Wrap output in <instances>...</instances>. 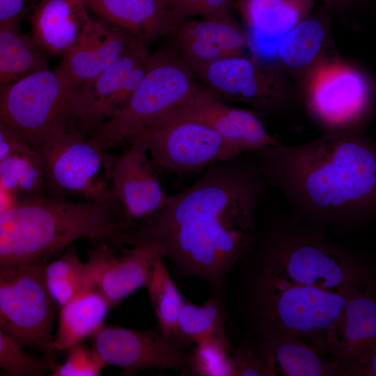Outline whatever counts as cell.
Listing matches in <instances>:
<instances>
[{
    "label": "cell",
    "mask_w": 376,
    "mask_h": 376,
    "mask_svg": "<svg viewBox=\"0 0 376 376\" xmlns=\"http://www.w3.org/2000/svg\"><path fill=\"white\" fill-rule=\"evenodd\" d=\"M39 0H0V25L19 24Z\"/></svg>",
    "instance_id": "cell-37"
},
{
    "label": "cell",
    "mask_w": 376,
    "mask_h": 376,
    "mask_svg": "<svg viewBox=\"0 0 376 376\" xmlns=\"http://www.w3.org/2000/svg\"><path fill=\"white\" fill-rule=\"evenodd\" d=\"M201 87L169 47L159 49L150 54L146 76L126 103L88 136L105 150L126 143L187 105Z\"/></svg>",
    "instance_id": "cell-5"
},
{
    "label": "cell",
    "mask_w": 376,
    "mask_h": 376,
    "mask_svg": "<svg viewBox=\"0 0 376 376\" xmlns=\"http://www.w3.org/2000/svg\"><path fill=\"white\" fill-rule=\"evenodd\" d=\"M237 295L283 327L306 335L331 329L354 295L312 285H240Z\"/></svg>",
    "instance_id": "cell-12"
},
{
    "label": "cell",
    "mask_w": 376,
    "mask_h": 376,
    "mask_svg": "<svg viewBox=\"0 0 376 376\" xmlns=\"http://www.w3.org/2000/svg\"><path fill=\"white\" fill-rule=\"evenodd\" d=\"M63 363L54 368L55 376H97L105 367L93 353L84 345L78 343L68 350Z\"/></svg>",
    "instance_id": "cell-34"
},
{
    "label": "cell",
    "mask_w": 376,
    "mask_h": 376,
    "mask_svg": "<svg viewBox=\"0 0 376 376\" xmlns=\"http://www.w3.org/2000/svg\"><path fill=\"white\" fill-rule=\"evenodd\" d=\"M91 338L92 350L105 367L120 368L127 375L146 369L190 373V352L158 324L144 330L104 324Z\"/></svg>",
    "instance_id": "cell-13"
},
{
    "label": "cell",
    "mask_w": 376,
    "mask_h": 376,
    "mask_svg": "<svg viewBox=\"0 0 376 376\" xmlns=\"http://www.w3.org/2000/svg\"><path fill=\"white\" fill-rule=\"evenodd\" d=\"M145 286L157 324L165 335L174 338L177 321L185 299L175 285L159 252L152 259Z\"/></svg>",
    "instance_id": "cell-30"
},
{
    "label": "cell",
    "mask_w": 376,
    "mask_h": 376,
    "mask_svg": "<svg viewBox=\"0 0 376 376\" xmlns=\"http://www.w3.org/2000/svg\"><path fill=\"white\" fill-rule=\"evenodd\" d=\"M34 149L42 161L46 189L52 197L76 196L113 203L109 174L113 155L93 143L87 133L58 127Z\"/></svg>",
    "instance_id": "cell-6"
},
{
    "label": "cell",
    "mask_w": 376,
    "mask_h": 376,
    "mask_svg": "<svg viewBox=\"0 0 376 376\" xmlns=\"http://www.w3.org/2000/svg\"><path fill=\"white\" fill-rule=\"evenodd\" d=\"M131 139L145 146L157 172L168 174L194 173L251 151L244 144L226 139L213 129L193 121L150 126Z\"/></svg>",
    "instance_id": "cell-9"
},
{
    "label": "cell",
    "mask_w": 376,
    "mask_h": 376,
    "mask_svg": "<svg viewBox=\"0 0 376 376\" xmlns=\"http://www.w3.org/2000/svg\"><path fill=\"white\" fill-rule=\"evenodd\" d=\"M127 143V150L113 155L109 179L111 200L133 235L138 226L164 206L169 194L163 190L145 146L136 139Z\"/></svg>",
    "instance_id": "cell-15"
},
{
    "label": "cell",
    "mask_w": 376,
    "mask_h": 376,
    "mask_svg": "<svg viewBox=\"0 0 376 376\" xmlns=\"http://www.w3.org/2000/svg\"><path fill=\"white\" fill-rule=\"evenodd\" d=\"M19 24L0 25V90L36 71L48 68V54Z\"/></svg>",
    "instance_id": "cell-27"
},
{
    "label": "cell",
    "mask_w": 376,
    "mask_h": 376,
    "mask_svg": "<svg viewBox=\"0 0 376 376\" xmlns=\"http://www.w3.org/2000/svg\"><path fill=\"white\" fill-rule=\"evenodd\" d=\"M47 361L25 352L0 327V368L13 376H38L45 373Z\"/></svg>",
    "instance_id": "cell-33"
},
{
    "label": "cell",
    "mask_w": 376,
    "mask_h": 376,
    "mask_svg": "<svg viewBox=\"0 0 376 376\" xmlns=\"http://www.w3.org/2000/svg\"><path fill=\"white\" fill-rule=\"evenodd\" d=\"M225 320L223 300L210 296L198 305L185 299L178 316L174 338L186 347L207 338L228 341Z\"/></svg>",
    "instance_id": "cell-28"
},
{
    "label": "cell",
    "mask_w": 376,
    "mask_h": 376,
    "mask_svg": "<svg viewBox=\"0 0 376 376\" xmlns=\"http://www.w3.org/2000/svg\"><path fill=\"white\" fill-rule=\"evenodd\" d=\"M44 279L52 299L60 306L83 292L94 290L91 263H84L71 249L61 258L45 263Z\"/></svg>",
    "instance_id": "cell-29"
},
{
    "label": "cell",
    "mask_w": 376,
    "mask_h": 376,
    "mask_svg": "<svg viewBox=\"0 0 376 376\" xmlns=\"http://www.w3.org/2000/svg\"><path fill=\"white\" fill-rule=\"evenodd\" d=\"M244 341L263 361L270 376L339 375L333 359L300 341L281 337Z\"/></svg>",
    "instance_id": "cell-24"
},
{
    "label": "cell",
    "mask_w": 376,
    "mask_h": 376,
    "mask_svg": "<svg viewBox=\"0 0 376 376\" xmlns=\"http://www.w3.org/2000/svg\"><path fill=\"white\" fill-rule=\"evenodd\" d=\"M18 198L0 184V215L14 206Z\"/></svg>",
    "instance_id": "cell-39"
},
{
    "label": "cell",
    "mask_w": 376,
    "mask_h": 376,
    "mask_svg": "<svg viewBox=\"0 0 376 376\" xmlns=\"http://www.w3.org/2000/svg\"><path fill=\"white\" fill-rule=\"evenodd\" d=\"M327 43V26L323 19L306 16L283 37L276 61L290 70L308 72L327 56L324 54Z\"/></svg>",
    "instance_id": "cell-26"
},
{
    "label": "cell",
    "mask_w": 376,
    "mask_h": 376,
    "mask_svg": "<svg viewBox=\"0 0 376 376\" xmlns=\"http://www.w3.org/2000/svg\"><path fill=\"white\" fill-rule=\"evenodd\" d=\"M307 73V109L324 132L360 130L373 112L366 77L352 65L329 56Z\"/></svg>",
    "instance_id": "cell-8"
},
{
    "label": "cell",
    "mask_w": 376,
    "mask_h": 376,
    "mask_svg": "<svg viewBox=\"0 0 376 376\" xmlns=\"http://www.w3.org/2000/svg\"><path fill=\"white\" fill-rule=\"evenodd\" d=\"M135 40L120 29L93 19L56 68L76 88L112 65Z\"/></svg>",
    "instance_id": "cell-21"
},
{
    "label": "cell",
    "mask_w": 376,
    "mask_h": 376,
    "mask_svg": "<svg viewBox=\"0 0 376 376\" xmlns=\"http://www.w3.org/2000/svg\"><path fill=\"white\" fill-rule=\"evenodd\" d=\"M375 292L373 285L352 297L331 331L328 350L339 375H376Z\"/></svg>",
    "instance_id": "cell-16"
},
{
    "label": "cell",
    "mask_w": 376,
    "mask_h": 376,
    "mask_svg": "<svg viewBox=\"0 0 376 376\" xmlns=\"http://www.w3.org/2000/svg\"><path fill=\"white\" fill-rule=\"evenodd\" d=\"M150 55L148 47L135 40L112 65L77 87L71 126L88 134L123 107L142 83Z\"/></svg>",
    "instance_id": "cell-14"
},
{
    "label": "cell",
    "mask_w": 376,
    "mask_h": 376,
    "mask_svg": "<svg viewBox=\"0 0 376 376\" xmlns=\"http://www.w3.org/2000/svg\"><path fill=\"white\" fill-rule=\"evenodd\" d=\"M187 68L214 97L225 103L246 104L258 116L281 111L287 104L283 80L252 56H230Z\"/></svg>",
    "instance_id": "cell-11"
},
{
    "label": "cell",
    "mask_w": 376,
    "mask_h": 376,
    "mask_svg": "<svg viewBox=\"0 0 376 376\" xmlns=\"http://www.w3.org/2000/svg\"><path fill=\"white\" fill-rule=\"evenodd\" d=\"M245 256L242 280L279 285H312L354 295L375 285L361 257L335 244L322 229L294 220L272 226Z\"/></svg>",
    "instance_id": "cell-4"
},
{
    "label": "cell",
    "mask_w": 376,
    "mask_h": 376,
    "mask_svg": "<svg viewBox=\"0 0 376 376\" xmlns=\"http://www.w3.org/2000/svg\"><path fill=\"white\" fill-rule=\"evenodd\" d=\"M132 244L130 230L111 202L23 196L0 215V269L34 263L80 240Z\"/></svg>",
    "instance_id": "cell-3"
},
{
    "label": "cell",
    "mask_w": 376,
    "mask_h": 376,
    "mask_svg": "<svg viewBox=\"0 0 376 376\" xmlns=\"http://www.w3.org/2000/svg\"><path fill=\"white\" fill-rule=\"evenodd\" d=\"M180 121L205 125L226 139L244 144L251 151L279 142L266 130L256 113L229 106L214 97L203 86L187 105L154 125Z\"/></svg>",
    "instance_id": "cell-17"
},
{
    "label": "cell",
    "mask_w": 376,
    "mask_h": 376,
    "mask_svg": "<svg viewBox=\"0 0 376 376\" xmlns=\"http://www.w3.org/2000/svg\"><path fill=\"white\" fill-rule=\"evenodd\" d=\"M116 246L104 244L88 253L93 269L94 289L111 306L146 285L152 259L159 252L153 246L139 244L121 249L117 253Z\"/></svg>",
    "instance_id": "cell-20"
},
{
    "label": "cell",
    "mask_w": 376,
    "mask_h": 376,
    "mask_svg": "<svg viewBox=\"0 0 376 376\" xmlns=\"http://www.w3.org/2000/svg\"><path fill=\"white\" fill-rule=\"evenodd\" d=\"M75 88L57 69L30 73L0 90V123L29 146L70 125Z\"/></svg>",
    "instance_id": "cell-7"
},
{
    "label": "cell",
    "mask_w": 376,
    "mask_h": 376,
    "mask_svg": "<svg viewBox=\"0 0 376 376\" xmlns=\"http://www.w3.org/2000/svg\"><path fill=\"white\" fill-rule=\"evenodd\" d=\"M29 16L35 42L48 55L61 57L93 20L83 0H39Z\"/></svg>",
    "instance_id": "cell-23"
},
{
    "label": "cell",
    "mask_w": 376,
    "mask_h": 376,
    "mask_svg": "<svg viewBox=\"0 0 376 376\" xmlns=\"http://www.w3.org/2000/svg\"><path fill=\"white\" fill-rule=\"evenodd\" d=\"M233 376H270L262 359L253 352L251 346L244 340L230 356Z\"/></svg>",
    "instance_id": "cell-36"
},
{
    "label": "cell",
    "mask_w": 376,
    "mask_h": 376,
    "mask_svg": "<svg viewBox=\"0 0 376 376\" xmlns=\"http://www.w3.org/2000/svg\"><path fill=\"white\" fill-rule=\"evenodd\" d=\"M171 50L187 67L244 54L247 39L231 17L185 20L171 34Z\"/></svg>",
    "instance_id": "cell-19"
},
{
    "label": "cell",
    "mask_w": 376,
    "mask_h": 376,
    "mask_svg": "<svg viewBox=\"0 0 376 376\" xmlns=\"http://www.w3.org/2000/svg\"><path fill=\"white\" fill-rule=\"evenodd\" d=\"M110 307L107 299L95 290L83 292L64 304L61 306L53 350H68L92 336L104 324Z\"/></svg>",
    "instance_id": "cell-25"
},
{
    "label": "cell",
    "mask_w": 376,
    "mask_h": 376,
    "mask_svg": "<svg viewBox=\"0 0 376 376\" xmlns=\"http://www.w3.org/2000/svg\"><path fill=\"white\" fill-rule=\"evenodd\" d=\"M178 15L188 19L192 16L202 18H222L230 15L233 0H164Z\"/></svg>",
    "instance_id": "cell-35"
},
{
    "label": "cell",
    "mask_w": 376,
    "mask_h": 376,
    "mask_svg": "<svg viewBox=\"0 0 376 376\" xmlns=\"http://www.w3.org/2000/svg\"><path fill=\"white\" fill-rule=\"evenodd\" d=\"M329 6H344L354 0H321Z\"/></svg>",
    "instance_id": "cell-40"
},
{
    "label": "cell",
    "mask_w": 376,
    "mask_h": 376,
    "mask_svg": "<svg viewBox=\"0 0 376 376\" xmlns=\"http://www.w3.org/2000/svg\"><path fill=\"white\" fill-rule=\"evenodd\" d=\"M267 182L298 221L322 229L357 227L376 213V145L360 130L326 132L302 144L253 150Z\"/></svg>",
    "instance_id": "cell-2"
},
{
    "label": "cell",
    "mask_w": 376,
    "mask_h": 376,
    "mask_svg": "<svg viewBox=\"0 0 376 376\" xmlns=\"http://www.w3.org/2000/svg\"><path fill=\"white\" fill-rule=\"evenodd\" d=\"M240 155L211 165L169 195L134 233V245L155 246L177 276L203 279L223 301L229 273L256 244L254 214L267 182L256 160Z\"/></svg>",
    "instance_id": "cell-1"
},
{
    "label": "cell",
    "mask_w": 376,
    "mask_h": 376,
    "mask_svg": "<svg viewBox=\"0 0 376 376\" xmlns=\"http://www.w3.org/2000/svg\"><path fill=\"white\" fill-rule=\"evenodd\" d=\"M0 184L17 197L42 194L45 178L41 159L27 146L0 162Z\"/></svg>",
    "instance_id": "cell-31"
},
{
    "label": "cell",
    "mask_w": 376,
    "mask_h": 376,
    "mask_svg": "<svg viewBox=\"0 0 376 376\" xmlns=\"http://www.w3.org/2000/svg\"><path fill=\"white\" fill-rule=\"evenodd\" d=\"M45 263L0 269V327L20 347L53 351L54 301Z\"/></svg>",
    "instance_id": "cell-10"
},
{
    "label": "cell",
    "mask_w": 376,
    "mask_h": 376,
    "mask_svg": "<svg viewBox=\"0 0 376 376\" xmlns=\"http://www.w3.org/2000/svg\"><path fill=\"white\" fill-rule=\"evenodd\" d=\"M100 19L149 46L173 33L187 19L175 14L164 0H83Z\"/></svg>",
    "instance_id": "cell-22"
},
{
    "label": "cell",
    "mask_w": 376,
    "mask_h": 376,
    "mask_svg": "<svg viewBox=\"0 0 376 376\" xmlns=\"http://www.w3.org/2000/svg\"><path fill=\"white\" fill-rule=\"evenodd\" d=\"M189 375L233 376L230 349L228 341L207 338L194 345Z\"/></svg>",
    "instance_id": "cell-32"
},
{
    "label": "cell",
    "mask_w": 376,
    "mask_h": 376,
    "mask_svg": "<svg viewBox=\"0 0 376 376\" xmlns=\"http://www.w3.org/2000/svg\"><path fill=\"white\" fill-rule=\"evenodd\" d=\"M29 146L13 131L0 123V162Z\"/></svg>",
    "instance_id": "cell-38"
},
{
    "label": "cell",
    "mask_w": 376,
    "mask_h": 376,
    "mask_svg": "<svg viewBox=\"0 0 376 376\" xmlns=\"http://www.w3.org/2000/svg\"><path fill=\"white\" fill-rule=\"evenodd\" d=\"M314 0H237L245 26L247 48L253 58L276 61L278 47L285 34L308 16Z\"/></svg>",
    "instance_id": "cell-18"
}]
</instances>
